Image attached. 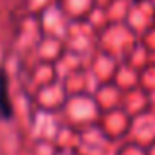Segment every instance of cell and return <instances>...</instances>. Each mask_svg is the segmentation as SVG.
Returning a JSON list of instances; mask_svg holds the SVG:
<instances>
[{
  "mask_svg": "<svg viewBox=\"0 0 155 155\" xmlns=\"http://www.w3.org/2000/svg\"><path fill=\"white\" fill-rule=\"evenodd\" d=\"M0 118L2 120L12 118V102L8 96V77L4 69H0Z\"/></svg>",
  "mask_w": 155,
  "mask_h": 155,
  "instance_id": "cell-1",
  "label": "cell"
}]
</instances>
